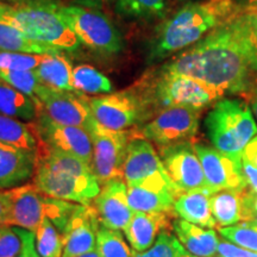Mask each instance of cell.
Listing matches in <instances>:
<instances>
[{
	"mask_svg": "<svg viewBox=\"0 0 257 257\" xmlns=\"http://www.w3.org/2000/svg\"><path fill=\"white\" fill-rule=\"evenodd\" d=\"M16 257H18V256H16Z\"/></svg>",
	"mask_w": 257,
	"mask_h": 257,
	"instance_id": "obj_51",
	"label": "cell"
},
{
	"mask_svg": "<svg viewBox=\"0 0 257 257\" xmlns=\"http://www.w3.org/2000/svg\"><path fill=\"white\" fill-rule=\"evenodd\" d=\"M96 248L102 257H133L119 231L108 229L102 224H99L96 232Z\"/></svg>",
	"mask_w": 257,
	"mask_h": 257,
	"instance_id": "obj_33",
	"label": "cell"
},
{
	"mask_svg": "<svg viewBox=\"0 0 257 257\" xmlns=\"http://www.w3.org/2000/svg\"><path fill=\"white\" fill-rule=\"evenodd\" d=\"M200 110L174 106L157 113L141 130L143 138L160 148L189 142L197 136Z\"/></svg>",
	"mask_w": 257,
	"mask_h": 257,
	"instance_id": "obj_13",
	"label": "cell"
},
{
	"mask_svg": "<svg viewBox=\"0 0 257 257\" xmlns=\"http://www.w3.org/2000/svg\"><path fill=\"white\" fill-rule=\"evenodd\" d=\"M194 149L204 169L207 189L212 194L224 189L243 192L248 188L242 159L226 155L214 147L204 144H194Z\"/></svg>",
	"mask_w": 257,
	"mask_h": 257,
	"instance_id": "obj_15",
	"label": "cell"
},
{
	"mask_svg": "<svg viewBox=\"0 0 257 257\" xmlns=\"http://www.w3.org/2000/svg\"><path fill=\"white\" fill-rule=\"evenodd\" d=\"M37 156L0 142V189H11L34 176Z\"/></svg>",
	"mask_w": 257,
	"mask_h": 257,
	"instance_id": "obj_19",
	"label": "cell"
},
{
	"mask_svg": "<svg viewBox=\"0 0 257 257\" xmlns=\"http://www.w3.org/2000/svg\"><path fill=\"white\" fill-rule=\"evenodd\" d=\"M123 180L126 186L165 189L180 195L160 155L146 138L137 137L128 141L123 167Z\"/></svg>",
	"mask_w": 257,
	"mask_h": 257,
	"instance_id": "obj_9",
	"label": "cell"
},
{
	"mask_svg": "<svg viewBox=\"0 0 257 257\" xmlns=\"http://www.w3.org/2000/svg\"><path fill=\"white\" fill-rule=\"evenodd\" d=\"M172 216L169 213L134 212L133 218L124 230L133 250L142 252L149 249L162 231L169 230Z\"/></svg>",
	"mask_w": 257,
	"mask_h": 257,
	"instance_id": "obj_20",
	"label": "cell"
},
{
	"mask_svg": "<svg viewBox=\"0 0 257 257\" xmlns=\"http://www.w3.org/2000/svg\"><path fill=\"white\" fill-rule=\"evenodd\" d=\"M205 128L217 150L239 159L257 135L251 108L239 99H219L205 118Z\"/></svg>",
	"mask_w": 257,
	"mask_h": 257,
	"instance_id": "obj_6",
	"label": "cell"
},
{
	"mask_svg": "<svg viewBox=\"0 0 257 257\" xmlns=\"http://www.w3.org/2000/svg\"><path fill=\"white\" fill-rule=\"evenodd\" d=\"M160 70L198 80L223 98L226 93L237 94L248 89L251 68L230 21L163 64Z\"/></svg>",
	"mask_w": 257,
	"mask_h": 257,
	"instance_id": "obj_1",
	"label": "cell"
},
{
	"mask_svg": "<svg viewBox=\"0 0 257 257\" xmlns=\"http://www.w3.org/2000/svg\"><path fill=\"white\" fill-rule=\"evenodd\" d=\"M93 142L91 169L100 187L112 180H123V167L128 141L126 130L115 131L95 119L88 128Z\"/></svg>",
	"mask_w": 257,
	"mask_h": 257,
	"instance_id": "obj_10",
	"label": "cell"
},
{
	"mask_svg": "<svg viewBox=\"0 0 257 257\" xmlns=\"http://www.w3.org/2000/svg\"><path fill=\"white\" fill-rule=\"evenodd\" d=\"M220 236L224 239L242 246V248L257 252V229L249 225L239 223L232 226L220 227L218 229Z\"/></svg>",
	"mask_w": 257,
	"mask_h": 257,
	"instance_id": "obj_37",
	"label": "cell"
},
{
	"mask_svg": "<svg viewBox=\"0 0 257 257\" xmlns=\"http://www.w3.org/2000/svg\"><path fill=\"white\" fill-rule=\"evenodd\" d=\"M9 18L30 40L61 51L76 50L79 38L62 18L54 0H22L6 4Z\"/></svg>",
	"mask_w": 257,
	"mask_h": 257,
	"instance_id": "obj_4",
	"label": "cell"
},
{
	"mask_svg": "<svg viewBox=\"0 0 257 257\" xmlns=\"http://www.w3.org/2000/svg\"><path fill=\"white\" fill-rule=\"evenodd\" d=\"M160 157L180 194L194 191H208L204 169L194 149V144L185 142L162 147L160 148Z\"/></svg>",
	"mask_w": 257,
	"mask_h": 257,
	"instance_id": "obj_14",
	"label": "cell"
},
{
	"mask_svg": "<svg viewBox=\"0 0 257 257\" xmlns=\"http://www.w3.org/2000/svg\"><path fill=\"white\" fill-rule=\"evenodd\" d=\"M0 79L30 96L36 105L40 104L36 95L44 85L41 82L35 70H0Z\"/></svg>",
	"mask_w": 257,
	"mask_h": 257,
	"instance_id": "obj_34",
	"label": "cell"
},
{
	"mask_svg": "<svg viewBox=\"0 0 257 257\" xmlns=\"http://www.w3.org/2000/svg\"><path fill=\"white\" fill-rule=\"evenodd\" d=\"M59 11L80 43L99 54H117L123 49L120 32L98 9L80 5H59Z\"/></svg>",
	"mask_w": 257,
	"mask_h": 257,
	"instance_id": "obj_8",
	"label": "cell"
},
{
	"mask_svg": "<svg viewBox=\"0 0 257 257\" xmlns=\"http://www.w3.org/2000/svg\"><path fill=\"white\" fill-rule=\"evenodd\" d=\"M251 111H252V114L255 115V118L257 120V89H256L255 95H253L252 101H251Z\"/></svg>",
	"mask_w": 257,
	"mask_h": 257,
	"instance_id": "obj_48",
	"label": "cell"
},
{
	"mask_svg": "<svg viewBox=\"0 0 257 257\" xmlns=\"http://www.w3.org/2000/svg\"><path fill=\"white\" fill-rule=\"evenodd\" d=\"M88 104L94 119L111 130L124 131L148 118L146 106L134 89L88 98Z\"/></svg>",
	"mask_w": 257,
	"mask_h": 257,
	"instance_id": "obj_12",
	"label": "cell"
},
{
	"mask_svg": "<svg viewBox=\"0 0 257 257\" xmlns=\"http://www.w3.org/2000/svg\"><path fill=\"white\" fill-rule=\"evenodd\" d=\"M22 248V238L16 227L0 224V257H16Z\"/></svg>",
	"mask_w": 257,
	"mask_h": 257,
	"instance_id": "obj_38",
	"label": "cell"
},
{
	"mask_svg": "<svg viewBox=\"0 0 257 257\" xmlns=\"http://www.w3.org/2000/svg\"><path fill=\"white\" fill-rule=\"evenodd\" d=\"M242 159L246 160L249 163H251L253 167L257 168V135L244 148Z\"/></svg>",
	"mask_w": 257,
	"mask_h": 257,
	"instance_id": "obj_43",
	"label": "cell"
},
{
	"mask_svg": "<svg viewBox=\"0 0 257 257\" xmlns=\"http://www.w3.org/2000/svg\"><path fill=\"white\" fill-rule=\"evenodd\" d=\"M232 25L250 68L257 72V12L238 15Z\"/></svg>",
	"mask_w": 257,
	"mask_h": 257,
	"instance_id": "obj_29",
	"label": "cell"
},
{
	"mask_svg": "<svg viewBox=\"0 0 257 257\" xmlns=\"http://www.w3.org/2000/svg\"><path fill=\"white\" fill-rule=\"evenodd\" d=\"M36 249L42 257H62V234L49 219H44L35 231Z\"/></svg>",
	"mask_w": 257,
	"mask_h": 257,
	"instance_id": "obj_31",
	"label": "cell"
},
{
	"mask_svg": "<svg viewBox=\"0 0 257 257\" xmlns=\"http://www.w3.org/2000/svg\"><path fill=\"white\" fill-rule=\"evenodd\" d=\"M211 211L217 223V229L242 223V192L224 189L211 194Z\"/></svg>",
	"mask_w": 257,
	"mask_h": 257,
	"instance_id": "obj_27",
	"label": "cell"
},
{
	"mask_svg": "<svg viewBox=\"0 0 257 257\" xmlns=\"http://www.w3.org/2000/svg\"><path fill=\"white\" fill-rule=\"evenodd\" d=\"M131 252L133 257H182L187 253L176 236L170 233L168 230L162 231L153 245L146 251L138 252L131 250Z\"/></svg>",
	"mask_w": 257,
	"mask_h": 257,
	"instance_id": "obj_35",
	"label": "cell"
},
{
	"mask_svg": "<svg viewBox=\"0 0 257 257\" xmlns=\"http://www.w3.org/2000/svg\"><path fill=\"white\" fill-rule=\"evenodd\" d=\"M72 86L74 91L82 94H110L113 91V86L107 76L89 64L74 67Z\"/></svg>",
	"mask_w": 257,
	"mask_h": 257,
	"instance_id": "obj_30",
	"label": "cell"
},
{
	"mask_svg": "<svg viewBox=\"0 0 257 257\" xmlns=\"http://www.w3.org/2000/svg\"><path fill=\"white\" fill-rule=\"evenodd\" d=\"M35 72L41 82L47 87L60 91H74L72 86V64L67 57L61 55V53L44 56Z\"/></svg>",
	"mask_w": 257,
	"mask_h": 257,
	"instance_id": "obj_26",
	"label": "cell"
},
{
	"mask_svg": "<svg viewBox=\"0 0 257 257\" xmlns=\"http://www.w3.org/2000/svg\"><path fill=\"white\" fill-rule=\"evenodd\" d=\"M218 256L220 257H257V252L250 251L229 242V240L219 239L218 244Z\"/></svg>",
	"mask_w": 257,
	"mask_h": 257,
	"instance_id": "obj_40",
	"label": "cell"
},
{
	"mask_svg": "<svg viewBox=\"0 0 257 257\" xmlns=\"http://www.w3.org/2000/svg\"><path fill=\"white\" fill-rule=\"evenodd\" d=\"M18 2H22V0H0V3H6V4H14Z\"/></svg>",
	"mask_w": 257,
	"mask_h": 257,
	"instance_id": "obj_49",
	"label": "cell"
},
{
	"mask_svg": "<svg viewBox=\"0 0 257 257\" xmlns=\"http://www.w3.org/2000/svg\"><path fill=\"white\" fill-rule=\"evenodd\" d=\"M93 207L100 224L108 229L124 231L134 214L128 205L127 186L124 180H112L102 185L93 200Z\"/></svg>",
	"mask_w": 257,
	"mask_h": 257,
	"instance_id": "obj_17",
	"label": "cell"
},
{
	"mask_svg": "<svg viewBox=\"0 0 257 257\" xmlns=\"http://www.w3.org/2000/svg\"><path fill=\"white\" fill-rule=\"evenodd\" d=\"M179 195L174 192L142 186H127L128 205L134 212L174 213V202Z\"/></svg>",
	"mask_w": 257,
	"mask_h": 257,
	"instance_id": "obj_24",
	"label": "cell"
},
{
	"mask_svg": "<svg viewBox=\"0 0 257 257\" xmlns=\"http://www.w3.org/2000/svg\"><path fill=\"white\" fill-rule=\"evenodd\" d=\"M0 50L41 55H55L61 53V50L55 48L30 40L23 31L19 30L6 14L4 3H0Z\"/></svg>",
	"mask_w": 257,
	"mask_h": 257,
	"instance_id": "obj_23",
	"label": "cell"
},
{
	"mask_svg": "<svg viewBox=\"0 0 257 257\" xmlns=\"http://www.w3.org/2000/svg\"><path fill=\"white\" fill-rule=\"evenodd\" d=\"M10 206V198L8 191H0V224H4Z\"/></svg>",
	"mask_w": 257,
	"mask_h": 257,
	"instance_id": "obj_45",
	"label": "cell"
},
{
	"mask_svg": "<svg viewBox=\"0 0 257 257\" xmlns=\"http://www.w3.org/2000/svg\"><path fill=\"white\" fill-rule=\"evenodd\" d=\"M0 142L38 155L41 142L32 123L25 124L17 118L0 113Z\"/></svg>",
	"mask_w": 257,
	"mask_h": 257,
	"instance_id": "obj_25",
	"label": "cell"
},
{
	"mask_svg": "<svg viewBox=\"0 0 257 257\" xmlns=\"http://www.w3.org/2000/svg\"><path fill=\"white\" fill-rule=\"evenodd\" d=\"M174 213L198 226L217 229V223L211 211V193L208 191L181 193L175 199Z\"/></svg>",
	"mask_w": 257,
	"mask_h": 257,
	"instance_id": "obj_22",
	"label": "cell"
},
{
	"mask_svg": "<svg viewBox=\"0 0 257 257\" xmlns=\"http://www.w3.org/2000/svg\"><path fill=\"white\" fill-rule=\"evenodd\" d=\"M36 98L41 107L56 123L83 127L88 131L94 117L88 104V96L75 91H60L43 86Z\"/></svg>",
	"mask_w": 257,
	"mask_h": 257,
	"instance_id": "obj_16",
	"label": "cell"
},
{
	"mask_svg": "<svg viewBox=\"0 0 257 257\" xmlns=\"http://www.w3.org/2000/svg\"><path fill=\"white\" fill-rule=\"evenodd\" d=\"M176 238L186 251L195 257H216L218 255V238L213 229H205L184 219H175L172 223Z\"/></svg>",
	"mask_w": 257,
	"mask_h": 257,
	"instance_id": "obj_21",
	"label": "cell"
},
{
	"mask_svg": "<svg viewBox=\"0 0 257 257\" xmlns=\"http://www.w3.org/2000/svg\"><path fill=\"white\" fill-rule=\"evenodd\" d=\"M243 221L242 223L257 229V193L249 187L242 192Z\"/></svg>",
	"mask_w": 257,
	"mask_h": 257,
	"instance_id": "obj_39",
	"label": "cell"
},
{
	"mask_svg": "<svg viewBox=\"0 0 257 257\" xmlns=\"http://www.w3.org/2000/svg\"><path fill=\"white\" fill-rule=\"evenodd\" d=\"M34 181L40 191L49 197L81 205H91L101 188L88 163L42 144Z\"/></svg>",
	"mask_w": 257,
	"mask_h": 257,
	"instance_id": "obj_3",
	"label": "cell"
},
{
	"mask_svg": "<svg viewBox=\"0 0 257 257\" xmlns=\"http://www.w3.org/2000/svg\"><path fill=\"white\" fill-rule=\"evenodd\" d=\"M238 15L233 0H205L187 4L157 28L149 44L148 62H159L187 49Z\"/></svg>",
	"mask_w": 257,
	"mask_h": 257,
	"instance_id": "obj_2",
	"label": "cell"
},
{
	"mask_svg": "<svg viewBox=\"0 0 257 257\" xmlns=\"http://www.w3.org/2000/svg\"><path fill=\"white\" fill-rule=\"evenodd\" d=\"M22 238V248L18 257H42L35 246V233L32 231L16 227Z\"/></svg>",
	"mask_w": 257,
	"mask_h": 257,
	"instance_id": "obj_41",
	"label": "cell"
},
{
	"mask_svg": "<svg viewBox=\"0 0 257 257\" xmlns=\"http://www.w3.org/2000/svg\"><path fill=\"white\" fill-rule=\"evenodd\" d=\"M10 206L4 225L35 232L42 221L49 219L62 233L67 223L78 210L76 202L49 197L35 184L17 186L8 191Z\"/></svg>",
	"mask_w": 257,
	"mask_h": 257,
	"instance_id": "obj_5",
	"label": "cell"
},
{
	"mask_svg": "<svg viewBox=\"0 0 257 257\" xmlns=\"http://www.w3.org/2000/svg\"><path fill=\"white\" fill-rule=\"evenodd\" d=\"M42 146L68 155L79 157L91 166L93 142L86 128L56 123L37 105V115L32 123Z\"/></svg>",
	"mask_w": 257,
	"mask_h": 257,
	"instance_id": "obj_11",
	"label": "cell"
},
{
	"mask_svg": "<svg viewBox=\"0 0 257 257\" xmlns=\"http://www.w3.org/2000/svg\"><path fill=\"white\" fill-rule=\"evenodd\" d=\"M142 99L148 117L153 111L181 106L200 110L221 99L219 93L189 76L159 70L152 82L144 83L137 91Z\"/></svg>",
	"mask_w": 257,
	"mask_h": 257,
	"instance_id": "obj_7",
	"label": "cell"
},
{
	"mask_svg": "<svg viewBox=\"0 0 257 257\" xmlns=\"http://www.w3.org/2000/svg\"><path fill=\"white\" fill-rule=\"evenodd\" d=\"M76 5L85 6V8H91V9H100L102 6H105L108 3L113 2V0H73Z\"/></svg>",
	"mask_w": 257,
	"mask_h": 257,
	"instance_id": "obj_46",
	"label": "cell"
},
{
	"mask_svg": "<svg viewBox=\"0 0 257 257\" xmlns=\"http://www.w3.org/2000/svg\"><path fill=\"white\" fill-rule=\"evenodd\" d=\"M239 14H252L257 12V0H233Z\"/></svg>",
	"mask_w": 257,
	"mask_h": 257,
	"instance_id": "obj_44",
	"label": "cell"
},
{
	"mask_svg": "<svg viewBox=\"0 0 257 257\" xmlns=\"http://www.w3.org/2000/svg\"><path fill=\"white\" fill-rule=\"evenodd\" d=\"M182 257H195V256H193V255H191V253H185V255L184 256H182Z\"/></svg>",
	"mask_w": 257,
	"mask_h": 257,
	"instance_id": "obj_50",
	"label": "cell"
},
{
	"mask_svg": "<svg viewBox=\"0 0 257 257\" xmlns=\"http://www.w3.org/2000/svg\"><path fill=\"white\" fill-rule=\"evenodd\" d=\"M76 257H102L100 251H99L98 248H95L94 250H91V251L86 252V253H82V255H79Z\"/></svg>",
	"mask_w": 257,
	"mask_h": 257,
	"instance_id": "obj_47",
	"label": "cell"
},
{
	"mask_svg": "<svg viewBox=\"0 0 257 257\" xmlns=\"http://www.w3.org/2000/svg\"><path fill=\"white\" fill-rule=\"evenodd\" d=\"M44 56L41 54L0 50V70H36Z\"/></svg>",
	"mask_w": 257,
	"mask_h": 257,
	"instance_id": "obj_36",
	"label": "cell"
},
{
	"mask_svg": "<svg viewBox=\"0 0 257 257\" xmlns=\"http://www.w3.org/2000/svg\"><path fill=\"white\" fill-rule=\"evenodd\" d=\"M100 221L94 207L79 205L62 231V257H76L96 248V232Z\"/></svg>",
	"mask_w": 257,
	"mask_h": 257,
	"instance_id": "obj_18",
	"label": "cell"
},
{
	"mask_svg": "<svg viewBox=\"0 0 257 257\" xmlns=\"http://www.w3.org/2000/svg\"><path fill=\"white\" fill-rule=\"evenodd\" d=\"M166 11V0H117L115 12L124 17L149 19Z\"/></svg>",
	"mask_w": 257,
	"mask_h": 257,
	"instance_id": "obj_32",
	"label": "cell"
},
{
	"mask_svg": "<svg viewBox=\"0 0 257 257\" xmlns=\"http://www.w3.org/2000/svg\"><path fill=\"white\" fill-rule=\"evenodd\" d=\"M242 168L243 174L245 176L246 182H248V187L257 193V168L253 167L251 163H249L246 160L242 159Z\"/></svg>",
	"mask_w": 257,
	"mask_h": 257,
	"instance_id": "obj_42",
	"label": "cell"
},
{
	"mask_svg": "<svg viewBox=\"0 0 257 257\" xmlns=\"http://www.w3.org/2000/svg\"><path fill=\"white\" fill-rule=\"evenodd\" d=\"M0 113L22 120H34L37 105L30 96L0 79Z\"/></svg>",
	"mask_w": 257,
	"mask_h": 257,
	"instance_id": "obj_28",
	"label": "cell"
}]
</instances>
